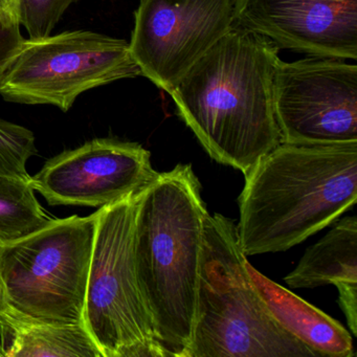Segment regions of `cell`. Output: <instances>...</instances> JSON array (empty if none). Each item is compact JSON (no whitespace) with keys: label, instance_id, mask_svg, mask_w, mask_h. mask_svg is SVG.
Returning <instances> with one entry per match:
<instances>
[{"label":"cell","instance_id":"1","mask_svg":"<svg viewBox=\"0 0 357 357\" xmlns=\"http://www.w3.org/2000/svg\"><path fill=\"white\" fill-rule=\"evenodd\" d=\"M278 52L235 26L169 93L208 155L244 175L282 143L273 103Z\"/></svg>","mask_w":357,"mask_h":357},{"label":"cell","instance_id":"2","mask_svg":"<svg viewBox=\"0 0 357 357\" xmlns=\"http://www.w3.org/2000/svg\"><path fill=\"white\" fill-rule=\"evenodd\" d=\"M238 241L246 257L289 250L333 223L357 199V142L281 143L246 173Z\"/></svg>","mask_w":357,"mask_h":357},{"label":"cell","instance_id":"3","mask_svg":"<svg viewBox=\"0 0 357 357\" xmlns=\"http://www.w3.org/2000/svg\"><path fill=\"white\" fill-rule=\"evenodd\" d=\"M208 213L191 165L139 192L135 268L165 357H185L191 342Z\"/></svg>","mask_w":357,"mask_h":357},{"label":"cell","instance_id":"4","mask_svg":"<svg viewBox=\"0 0 357 357\" xmlns=\"http://www.w3.org/2000/svg\"><path fill=\"white\" fill-rule=\"evenodd\" d=\"M248 262L234 221L208 213L185 357H319L275 321L250 280Z\"/></svg>","mask_w":357,"mask_h":357},{"label":"cell","instance_id":"5","mask_svg":"<svg viewBox=\"0 0 357 357\" xmlns=\"http://www.w3.org/2000/svg\"><path fill=\"white\" fill-rule=\"evenodd\" d=\"M139 196L97 210L83 323L102 357H165L135 268Z\"/></svg>","mask_w":357,"mask_h":357},{"label":"cell","instance_id":"6","mask_svg":"<svg viewBox=\"0 0 357 357\" xmlns=\"http://www.w3.org/2000/svg\"><path fill=\"white\" fill-rule=\"evenodd\" d=\"M98 213L54 218L0 243V281L10 308L35 319L83 323Z\"/></svg>","mask_w":357,"mask_h":357},{"label":"cell","instance_id":"7","mask_svg":"<svg viewBox=\"0 0 357 357\" xmlns=\"http://www.w3.org/2000/svg\"><path fill=\"white\" fill-rule=\"evenodd\" d=\"M142 76L129 43L91 31L26 39L0 86L11 103L51 105L68 112L82 93Z\"/></svg>","mask_w":357,"mask_h":357},{"label":"cell","instance_id":"8","mask_svg":"<svg viewBox=\"0 0 357 357\" xmlns=\"http://www.w3.org/2000/svg\"><path fill=\"white\" fill-rule=\"evenodd\" d=\"M282 143L336 145L357 142V66L344 60L280 61L273 83Z\"/></svg>","mask_w":357,"mask_h":357},{"label":"cell","instance_id":"9","mask_svg":"<svg viewBox=\"0 0 357 357\" xmlns=\"http://www.w3.org/2000/svg\"><path fill=\"white\" fill-rule=\"evenodd\" d=\"M238 0H141L129 43L142 76L170 93L235 26Z\"/></svg>","mask_w":357,"mask_h":357},{"label":"cell","instance_id":"10","mask_svg":"<svg viewBox=\"0 0 357 357\" xmlns=\"http://www.w3.org/2000/svg\"><path fill=\"white\" fill-rule=\"evenodd\" d=\"M158 175L143 146L99 137L47 160L32 185L50 206L100 208L139 193Z\"/></svg>","mask_w":357,"mask_h":357},{"label":"cell","instance_id":"11","mask_svg":"<svg viewBox=\"0 0 357 357\" xmlns=\"http://www.w3.org/2000/svg\"><path fill=\"white\" fill-rule=\"evenodd\" d=\"M235 26L279 50L357 59V0H238Z\"/></svg>","mask_w":357,"mask_h":357},{"label":"cell","instance_id":"12","mask_svg":"<svg viewBox=\"0 0 357 357\" xmlns=\"http://www.w3.org/2000/svg\"><path fill=\"white\" fill-rule=\"evenodd\" d=\"M290 288L336 286L338 303L350 332L357 335V220L338 221L325 237L307 248L296 268L285 277Z\"/></svg>","mask_w":357,"mask_h":357},{"label":"cell","instance_id":"13","mask_svg":"<svg viewBox=\"0 0 357 357\" xmlns=\"http://www.w3.org/2000/svg\"><path fill=\"white\" fill-rule=\"evenodd\" d=\"M250 280L273 319L317 356H355L350 332L337 321L259 273L248 262Z\"/></svg>","mask_w":357,"mask_h":357},{"label":"cell","instance_id":"14","mask_svg":"<svg viewBox=\"0 0 357 357\" xmlns=\"http://www.w3.org/2000/svg\"><path fill=\"white\" fill-rule=\"evenodd\" d=\"M3 357H102L84 323L35 319L9 306L0 311Z\"/></svg>","mask_w":357,"mask_h":357},{"label":"cell","instance_id":"15","mask_svg":"<svg viewBox=\"0 0 357 357\" xmlns=\"http://www.w3.org/2000/svg\"><path fill=\"white\" fill-rule=\"evenodd\" d=\"M29 173L0 174V243L15 241L49 225Z\"/></svg>","mask_w":357,"mask_h":357},{"label":"cell","instance_id":"16","mask_svg":"<svg viewBox=\"0 0 357 357\" xmlns=\"http://www.w3.org/2000/svg\"><path fill=\"white\" fill-rule=\"evenodd\" d=\"M79 0H14L13 15L28 32L29 39L52 35L68 8Z\"/></svg>","mask_w":357,"mask_h":357},{"label":"cell","instance_id":"17","mask_svg":"<svg viewBox=\"0 0 357 357\" xmlns=\"http://www.w3.org/2000/svg\"><path fill=\"white\" fill-rule=\"evenodd\" d=\"M38 154L32 130L0 119V174L29 173L26 166Z\"/></svg>","mask_w":357,"mask_h":357},{"label":"cell","instance_id":"18","mask_svg":"<svg viewBox=\"0 0 357 357\" xmlns=\"http://www.w3.org/2000/svg\"><path fill=\"white\" fill-rule=\"evenodd\" d=\"M15 16L0 13V86L26 43Z\"/></svg>","mask_w":357,"mask_h":357},{"label":"cell","instance_id":"19","mask_svg":"<svg viewBox=\"0 0 357 357\" xmlns=\"http://www.w3.org/2000/svg\"><path fill=\"white\" fill-rule=\"evenodd\" d=\"M14 0H0V13L13 15Z\"/></svg>","mask_w":357,"mask_h":357},{"label":"cell","instance_id":"20","mask_svg":"<svg viewBox=\"0 0 357 357\" xmlns=\"http://www.w3.org/2000/svg\"><path fill=\"white\" fill-rule=\"evenodd\" d=\"M8 305L6 303L5 294H3V285H1V281H0V311L7 308Z\"/></svg>","mask_w":357,"mask_h":357},{"label":"cell","instance_id":"21","mask_svg":"<svg viewBox=\"0 0 357 357\" xmlns=\"http://www.w3.org/2000/svg\"><path fill=\"white\" fill-rule=\"evenodd\" d=\"M0 357H3V350H1V346H0Z\"/></svg>","mask_w":357,"mask_h":357}]
</instances>
